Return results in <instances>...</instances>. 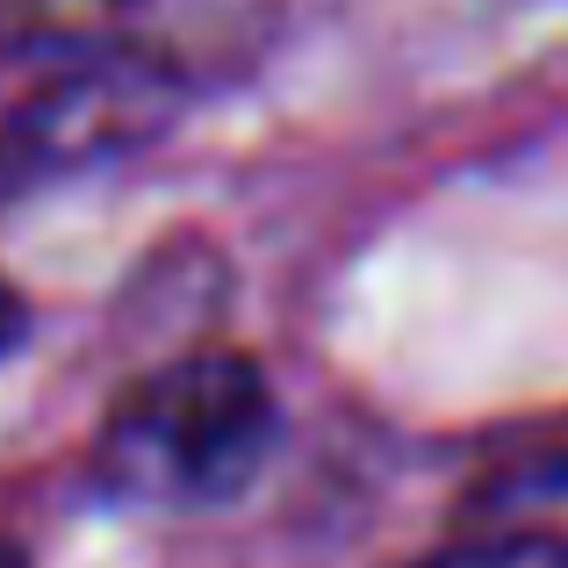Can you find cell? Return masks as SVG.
I'll return each mask as SVG.
<instances>
[{
    "label": "cell",
    "instance_id": "6da1fadb",
    "mask_svg": "<svg viewBox=\"0 0 568 568\" xmlns=\"http://www.w3.org/2000/svg\"><path fill=\"white\" fill-rule=\"evenodd\" d=\"M274 439V396L245 353H187L115 403L101 483L138 504H216L252 483Z\"/></svg>",
    "mask_w": 568,
    "mask_h": 568
},
{
    "label": "cell",
    "instance_id": "7a4b0ae2",
    "mask_svg": "<svg viewBox=\"0 0 568 568\" xmlns=\"http://www.w3.org/2000/svg\"><path fill=\"white\" fill-rule=\"evenodd\" d=\"M173 115V80L152 65H87L43 87L0 130V181H58V173L123 159Z\"/></svg>",
    "mask_w": 568,
    "mask_h": 568
},
{
    "label": "cell",
    "instance_id": "3957f363",
    "mask_svg": "<svg viewBox=\"0 0 568 568\" xmlns=\"http://www.w3.org/2000/svg\"><path fill=\"white\" fill-rule=\"evenodd\" d=\"M425 568H568L561 540H540V532H511V540H475L454 547V555L425 561Z\"/></svg>",
    "mask_w": 568,
    "mask_h": 568
},
{
    "label": "cell",
    "instance_id": "277c9868",
    "mask_svg": "<svg viewBox=\"0 0 568 568\" xmlns=\"http://www.w3.org/2000/svg\"><path fill=\"white\" fill-rule=\"evenodd\" d=\"M22 332H29V310H22V295L0 281V361H8L14 346H22Z\"/></svg>",
    "mask_w": 568,
    "mask_h": 568
},
{
    "label": "cell",
    "instance_id": "5b68a950",
    "mask_svg": "<svg viewBox=\"0 0 568 568\" xmlns=\"http://www.w3.org/2000/svg\"><path fill=\"white\" fill-rule=\"evenodd\" d=\"M0 568H22V547H8V540H0Z\"/></svg>",
    "mask_w": 568,
    "mask_h": 568
}]
</instances>
